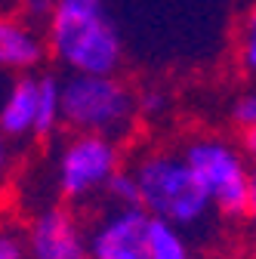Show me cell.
I'll use <instances>...</instances> for the list:
<instances>
[{
    "label": "cell",
    "mask_w": 256,
    "mask_h": 259,
    "mask_svg": "<svg viewBox=\"0 0 256 259\" xmlns=\"http://www.w3.org/2000/svg\"><path fill=\"white\" fill-rule=\"evenodd\" d=\"M44 40L47 56L68 74H117L123 68V34L108 0H56Z\"/></svg>",
    "instance_id": "cell-1"
},
{
    "label": "cell",
    "mask_w": 256,
    "mask_h": 259,
    "mask_svg": "<svg viewBox=\"0 0 256 259\" xmlns=\"http://www.w3.org/2000/svg\"><path fill=\"white\" fill-rule=\"evenodd\" d=\"M133 179L139 188V207L157 219L173 225L176 232L191 229L210 216V198L185 164L182 151H148L133 167Z\"/></svg>",
    "instance_id": "cell-2"
},
{
    "label": "cell",
    "mask_w": 256,
    "mask_h": 259,
    "mask_svg": "<svg viewBox=\"0 0 256 259\" xmlns=\"http://www.w3.org/2000/svg\"><path fill=\"white\" fill-rule=\"evenodd\" d=\"M59 114L71 133L105 136L117 142L136 123V93L117 74L59 77Z\"/></svg>",
    "instance_id": "cell-3"
},
{
    "label": "cell",
    "mask_w": 256,
    "mask_h": 259,
    "mask_svg": "<svg viewBox=\"0 0 256 259\" xmlns=\"http://www.w3.org/2000/svg\"><path fill=\"white\" fill-rule=\"evenodd\" d=\"M185 164L195 170L201 179L210 207L219 210L229 219H244L247 216V201H250V170L244 151L222 139H195L182 148Z\"/></svg>",
    "instance_id": "cell-4"
},
{
    "label": "cell",
    "mask_w": 256,
    "mask_h": 259,
    "mask_svg": "<svg viewBox=\"0 0 256 259\" xmlns=\"http://www.w3.org/2000/svg\"><path fill=\"white\" fill-rule=\"evenodd\" d=\"M120 170V148L105 136L74 133L56 160V185L68 201L80 204L93 194H102L111 173Z\"/></svg>",
    "instance_id": "cell-5"
},
{
    "label": "cell",
    "mask_w": 256,
    "mask_h": 259,
    "mask_svg": "<svg viewBox=\"0 0 256 259\" xmlns=\"http://www.w3.org/2000/svg\"><path fill=\"white\" fill-rule=\"evenodd\" d=\"M148 225L142 207H114L87 232V259H148Z\"/></svg>",
    "instance_id": "cell-6"
},
{
    "label": "cell",
    "mask_w": 256,
    "mask_h": 259,
    "mask_svg": "<svg viewBox=\"0 0 256 259\" xmlns=\"http://www.w3.org/2000/svg\"><path fill=\"white\" fill-rule=\"evenodd\" d=\"M28 259H87V232L71 210L47 207L25 232Z\"/></svg>",
    "instance_id": "cell-7"
},
{
    "label": "cell",
    "mask_w": 256,
    "mask_h": 259,
    "mask_svg": "<svg viewBox=\"0 0 256 259\" xmlns=\"http://www.w3.org/2000/svg\"><path fill=\"white\" fill-rule=\"evenodd\" d=\"M47 62L44 31L13 13H0V71L25 74Z\"/></svg>",
    "instance_id": "cell-8"
},
{
    "label": "cell",
    "mask_w": 256,
    "mask_h": 259,
    "mask_svg": "<svg viewBox=\"0 0 256 259\" xmlns=\"http://www.w3.org/2000/svg\"><path fill=\"white\" fill-rule=\"evenodd\" d=\"M34 102H37V74H16L0 99V136L19 142L34 133Z\"/></svg>",
    "instance_id": "cell-9"
},
{
    "label": "cell",
    "mask_w": 256,
    "mask_h": 259,
    "mask_svg": "<svg viewBox=\"0 0 256 259\" xmlns=\"http://www.w3.org/2000/svg\"><path fill=\"white\" fill-rule=\"evenodd\" d=\"M62 126L59 114V74L44 71L37 74V102H34V133L37 139H50Z\"/></svg>",
    "instance_id": "cell-10"
},
{
    "label": "cell",
    "mask_w": 256,
    "mask_h": 259,
    "mask_svg": "<svg viewBox=\"0 0 256 259\" xmlns=\"http://www.w3.org/2000/svg\"><path fill=\"white\" fill-rule=\"evenodd\" d=\"M148 259H191L182 232H176L167 222L151 219V225H148Z\"/></svg>",
    "instance_id": "cell-11"
},
{
    "label": "cell",
    "mask_w": 256,
    "mask_h": 259,
    "mask_svg": "<svg viewBox=\"0 0 256 259\" xmlns=\"http://www.w3.org/2000/svg\"><path fill=\"white\" fill-rule=\"evenodd\" d=\"M102 194L111 201V207H139V188H136L133 170H114Z\"/></svg>",
    "instance_id": "cell-12"
},
{
    "label": "cell",
    "mask_w": 256,
    "mask_h": 259,
    "mask_svg": "<svg viewBox=\"0 0 256 259\" xmlns=\"http://www.w3.org/2000/svg\"><path fill=\"white\" fill-rule=\"evenodd\" d=\"M238 56H241V68L250 71V74H256V10H250V16L244 22Z\"/></svg>",
    "instance_id": "cell-13"
},
{
    "label": "cell",
    "mask_w": 256,
    "mask_h": 259,
    "mask_svg": "<svg viewBox=\"0 0 256 259\" xmlns=\"http://www.w3.org/2000/svg\"><path fill=\"white\" fill-rule=\"evenodd\" d=\"M53 7H56V0H16L19 19L28 22V25H34V28H40V31H44V25L50 19Z\"/></svg>",
    "instance_id": "cell-14"
},
{
    "label": "cell",
    "mask_w": 256,
    "mask_h": 259,
    "mask_svg": "<svg viewBox=\"0 0 256 259\" xmlns=\"http://www.w3.org/2000/svg\"><path fill=\"white\" fill-rule=\"evenodd\" d=\"M170 105V96L161 90V87H148L142 93H136V114L142 117H157V114H164Z\"/></svg>",
    "instance_id": "cell-15"
},
{
    "label": "cell",
    "mask_w": 256,
    "mask_h": 259,
    "mask_svg": "<svg viewBox=\"0 0 256 259\" xmlns=\"http://www.w3.org/2000/svg\"><path fill=\"white\" fill-rule=\"evenodd\" d=\"M0 259H28L25 235L16 232L13 225H0Z\"/></svg>",
    "instance_id": "cell-16"
},
{
    "label": "cell",
    "mask_w": 256,
    "mask_h": 259,
    "mask_svg": "<svg viewBox=\"0 0 256 259\" xmlns=\"http://www.w3.org/2000/svg\"><path fill=\"white\" fill-rule=\"evenodd\" d=\"M232 117H235V123H238L241 130L256 123V90H253V93H247V96H241V99L235 102Z\"/></svg>",
    "instance_id": "cell-17"
},
{
    "label": "cell",
    "mask_w": 256,
    "mask_h": 259,
    "mask_svg": "<svg viewBox=\"0 0 256 259\" xmlns=\"http://www.w3.org/2000/svg\"><path fill=\"white\" fill-rule=\"evenodd\" d=\"M10 170H13V148H10V139L0 136V191L10 182Z\"/></svg>",
    "instance_id": "cell-18"
},
{
    "label": "cell",
    "mask_w": 256,
    "mask_h": 259,
    "mask_svg": "<svg viewBox=\"0 0 256 259\" xmlns=\"http://www.w3.org/2000/svg\"><path fill=\"white\" fill-rule=\"evenodd\" d=\"M241 151L256 164V123L253 126H244V136H241Z\"/></svg>",
    "instance_id": "cell-19"
},
{
    "label": "cell",
    "mask_w": 256,
    "mask_h": 259,
    "mask_svg": "<svg viewBox=\"0 0 256 259\" xmlns=\"http://www.w3.org/2000/svg\"><path fill=\"white\" fill-rule=\"evenodd\" d=\"M247 216L256 225V167L250 170V201H247Z\"/></svg>",
    "instance_id": "cell-20"
},
{
    "label": "cell",
    "mask_w": 256,
    "mask_h": 259,
    "mask_svg": "<svg viewBox=\"0 0 256 259\" xmlns=\"http://www.w3.org/2000/svg\"><path fill=\"white\" fill-rule=\"evenodd\" d=\"M0 13H16V0H0Z\"/></svg>",
    "instance_id": "cell-21"
}]
</instances>
